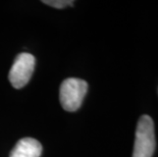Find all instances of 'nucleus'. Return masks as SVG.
Returning a JSON list of instances; mask_svg holds the SVG:
<instances>
[{"label":"nucleus","instance_id":"obj_3","mask_svg":"<svg viewBox=\"0 0 158 157\" xmlns=\"http://www.w3.org/2000/svg\"><path fill=\"white\" fill-rule=\"evenodd\" d=\"M35 68V57L30 53L16 56L9 72L8 79L13 88L21 89L29 83Z\"/></svg>","mask_w":158,"mask_h":157},{"label":"nucleus","instance_id":"obj_5","mask_svg":"<svg viewBox=\"0 0 158 157\" xmlns=\"http://www.w3.org/2000/svg\"><path fill=\"white\" fill-rule=\"evenodd\" d=\"M42 2L55 8H64L66 6H72L73 3L70 0H44Z\"/></svg>","mask_w":158,"mask_h":157},{"label":"nucleus","instance_id":"obj_4","mask_svg":"<svg viewBox=\"0 0 158 157\" xmlns=\"http://www.w3.org/2000/svg\"><path fill=\"white\" fill-rule=\"evenodd\" d=\"M41 154V143L33 138H23L16 143L9 157H40Z\"/></svg>","mask_w":158,"mask_h":157},{"label":"nucleus","instance_id":"obj_1","mask_svg":"<svg viewBox=\"0 0 158 157\" xmlns=\"http://www.w3.org/2000/svg\"><path fill=\"white\" fill-rule=\"evenodd\" d=\"M155 147L154 122L149 115H142L137 125L133 157H152Z\"/></svg>","mask_w":158,"mask_h":157},{"label":"nucleus","instance_id":"obj_2","mask_svg":"<svg viewBox=\"0 0 158 157\" xmlns=\"http://www.w3.org/2000/svg\"><path fill=\"white\" fill-rule=\"evenodd\" d=\"M88 91V83L77 78H69L61 83L59 89V100L62 108L73 112L78 110Z\"/></svg>","mask_w":158,"mask_h":157}]
</instances>
